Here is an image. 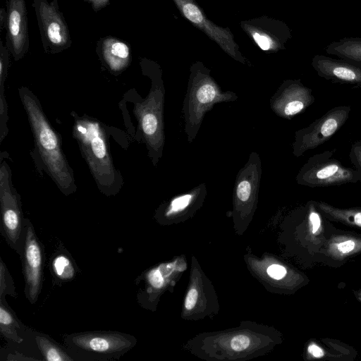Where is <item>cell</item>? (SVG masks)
Returning a JSON list of instances; mask_svg holds the SVG:
<instances>
[{"label":"cell","mask_w":361,"mask_h":361,"mask_svg":"<svg viewBox=\"0 0 361 361\" xmlns=\"http://www.w3.org/2000/svg\"><path fill=\"white\" fill-rule=\"evenodd\" d=\"M35 147L47 174L65 195L76 190L73 171L63 151L61 140L46 116L36 95L27 87L18 89Z\"/></svg>","instance_id":"obj_1"},{"label":"cell","mask_w":361,"mask_h":361,"mask_svg":"<svg viewBox=\"0 0 361 361\" xmlns=\"http://www.w3.org/2000/svg\"><path fill=\"white\" fill-rule=\"evenodd\" d=\"M73 136L98 189L106 196L116 195L123 185L121 173L116 169L110 152L106 126L87 116L72 113Z\"/></svg>","instance_id":"obj_2"},{"label":"cell","mask_w":361,"mask_h":361,"mask_svg":"<svg viewBox=\"0 0 361 361\" xmlns=\"http://www.w3.org/2000/svg\"><path fill=\"white\" fill-rule=\"evenodd\" d=\"M142 73L151 80V87L145 99H137L133 109L141 138L148 157L156 166L163 155L165 143L164 106L165 87L160 65L149 59L140 60Z\"/></svg>","instance_id":"obj_3"},{"label":"cell","mask_w":361,"mask_h":361,"mask_svg":"<svg viewBox=\"0 0 361 361\" xmlns=\"http://www.w3.org/2000/svg\"><path fill=\"white\" fill-rule=\"evenodd\" d=\"M238 99L233 91H224L203 62H193L189 68L186 94L183 102L184 131L188 142L196 138L205 114L215 104Z\"/></svg>","instance_id":"obj_4"},{"label":"cell","mask_w":361,"mask_h":361,"mask_svg":"<svg viewBox=\"0 0 361 361\" xmlns=\"http://www.w3.org/2000/svg\"><path fill=\"white\" fill-rule=\"evenodd\" d=\"M63 346L75 361L118 360L136 343L133 335L111 331L63 334Z\"/></svg>","instance_id":"obj_5"},{"label":"cell","mask_w":361,"mask_h":361,"mask_svg":"<svg viewBox=\"0 0 361 361\" xmlns=\"http://www.w3.org/2000/svg\"><path fill=\"white\" fill-rule=\"evenodd\" d=\"M336 149H329L310 157L299 170L297 183L313 188L360 182L361 173L336 159Z\"/></svg>","instance_id":"obj_6"},{"label":"cell","mask_w":361,"mask_h":361,"mask_svg":"<svg viewBox=\"0 0 361 361\" xmlns=\"http://www.w3.org/2000/svg\"><path fill=\"white\" fill-rule=\"evenodd\" d=\"M1 233L20 257L25 240V222L20 197L12 183L11 170L1 156L0 167Z\"/></svg>","instance_id":"obj_7"},{"label":"cell","mask_w":361,"mask_h":361,"mask_svg":"<svg viewBox=\"0 0 361 361\" xmlns=\"http://www.w3.org/2000/svg\"><path fill=\"white\" fill-rule=\"evenodd\" d=\"M190 23L214 42L233 60L251 66V62L243 54L235 36L228 27H222L208 18L196 0H171Z\"/></svg>","instance_id":"obj_8"},{"label":"cell","mask_w":361,"mask_h":361,"mask_svg":"<svg viewBox=\"0 0 361 361\" xmlns=\"http://www.w3.org/2000/svg\"><path fill=\"white\" fill-rule=\"evenodd\" d=\"M44 51L61 53L71 47L72 39L59 0H32Z\"/></svg>","instance_id":"obj_9"},{"label":"cell","mask_w":361,"mask_h":361,"mask_svg":"<svg viewBox=\"0 0 361 361\" xmlns=\"http://www.w3.org/2000/svg\"><path fill=\"white\" fill-rule=\"evenodd\" d=\"M350 111L349 105L335 106L309 126L295 131L293 154L300 157L329 140L346 123Z\"/></svg>","instance_id":"obj_10"},{"label":"cell","mask_w":361,"mask_h":361,"mask_svg":"<svg viewBox=\"0 0 361 361\" xmlns=\"http://www.w3.org/2000/svg\"><path fill=\"white\" fill-rule=\"evenodd\" d=\"M240 27L262 51L275 54L286 49L292 38L289 26L283 20L267 16L240 20Z\"/></svg>","instance_id":"obj_11"},{"label":"cell","mask_w":361,"mask_h":361,"mask_svg":"<svg viewBox=\"0 0 361 361\" xmlns=\"http://www.w3.org/2000/svg\"><path fill=\"white\" fill-rule=\"evenodd\" d=\"M25 240L20 256L25 280V294L27 300L35 304L41 293L42 267L44 254L34 226L25 219Z\"/></svg>","instance_id":"obj_12"},{"label":"cell","mask_w":361,"mask_h":361,"mask_svg":"<svg viewBox=\"0 0 361 361\" xmlns=\"http://www.w3.org/2000/svg\"><path fill=\"white\" fill-rule=\"evenodd\" d=\"M315 102L312 90L300 79H288L282 82L271 96V111L279 117L291 120L305 111Z\"/></svg>","instance_id":"obj_13"},{"label":"cell","mask_w":361,"mask_h":361,"mask_svg":"<svg viewBox=\"0 0 361 361\" xmlns=\"http://www.w3.org/2000/svg\"><path fill=\"white\" fill-rule=\"evenodd\" d=\"M6 46L14 61L22 59L30 47L27 11L25 0H6Z\"/></svg>","instance_id":"obj_14"},{"label":"cell","mask_w":361,"mask_h":361,"mask_svg":"<svg viewBox=\"0 0 361 361\" xmlns=\"http://www.w3.org/2000/svg\"><path fill=\"white\" fill-rule=\"evenodd\" d=\"M312 66L319 77L333 83L361 88L360 62L317 54L312 58Z\"/></svg>","instance_id":"obj_15"},{"label":"cell","mask_w":361,"mask_h":361,"mask_svg":"<svg viewBox=\"0 0 361 361\" xmlns=\"http://www.w3.org/2000/svg\"><path fill=\"white\" fill-rule=\"evenodd\" d=\"M96 53L102 66L114 75L126 71L132 61L130 46L126 42L112 35L98 39Z\"/></svg>","instance_id":"obj_16"},{"label":"cell","mask_w":361,"mask_h":361,"mask_svg":"<svg viewBox=\"0 0 361 361\" xmlns=\"http://www.w3.org/2000/svg\"><path fill=\"white\" fill-rule=\"evenodd\" d=\"M326 255L336 260H345L361 253V236L345 233L331 237L324 244Z\"/></svg>","instance_id":"obj_17"},{"label":"cell","mask_w":361,"mask_h":361,"mask_svg":"<svg viewBox=\"0 0 361 361\" xmlns=\"http://www.w3.org/2000/svg\"><path fill=\"white\" fill-rule=\"evenodd\" d=\"M26 326L18 319L13 310L8 305L5 297L0 298V333L8 341L21 343Z\"/></svg>","instance_id":"obj_18"},{"label":"cell","mask_w":361,"mask_h":361,"mask_svg":"<svg viewBox=\"0 0 361 361\" xmlns=\"http://www.w3.org/2000/svg\"><path fill=\"white\" fill-rule=\"evenodd\" d=\"M316 205L327 219L361 228V207L339 208L322 201Z\"/></svg>","instance_id":"obj_19"},{"label":"cell","mask_w":361,"mask_h":361,"mask_svg":"<svg viewBox=\"0 0 361 361\" xmlns=\"http://www.w3.org/2000/svg\"><path fill=\"white\" fill-rule=\"evenodd\" d=\"M326 53L361 63V37H344L334 41L326 48Z\"/></svg>","instance_id":"obj_20"},{"label":"cell","mask_w":361,"mask_h":361,"mask_svg":"<svg viewBox=\"0 0 361 361\" xmlns=\"http://www.w3.org/2000/svg\"><path fill=\"white\" fill-rule=\"evenodd\" d=\"M35 338L44 360L74 361L65 347L59 345L48 335L37 333Z\"/></svg>","instance_id":"obj_21"},{"label":"cell","mask_w":361,"mask_h":361,"mask_svg":"<svg viewBox=\"0 0 361 361\" xmlns=\"http://www.w3.org/2000/svg\"><path fill=\"white\" fill-rule=\"evenodd\" d=\"M307 226L310 238L314 243H322L324 245V216L316 205V201L310 200L306 206Z\"/></svg>","instance_id":"obj_22"},{"label":"cell","mask_w":361,"mask_h":361,"mask_svg":"<svg viewBox=\"0 0 361 361\" xmlns=\"http://www.w3.org/2000/svg\"><path fill=\"white\" fill-rule=\"evenodd\" d=\"M50 265L51 271L57 283L69 281L75 276L73 261L68 254L63 252L57 253L52 259Z\"/></svg>","instance_id":"obj_23"},{"label":"cell","mask_w":361,"mask_h":361,"mask_svg":"<svg viewBox=\"0 0 361 361\" xmlns=\"http://www.w3.org/2000/svg\"><path fill=\"white\" fill-rule=\"evenodd\" d=\"M6 295L17 297L13 281L2 259H0V298Z\"/></svg>","instance_id":"obj_24"},{"label":"cell","mask_w":361,"mask_h":361,"mask_svg":"<svg viewBox=\"0 0 361 361\" xmlns=\"http://www.w3.org/2000/svg\"><path fill=\"white\" fill-rule=\"evenodd\" d=\"M349 158L353 168L361 173V140L355 142L351 145Z\"/></svg>","instance_id":"obj_25"},{"label":"cell","mask_w":361,"mask_h":361,"mask_svg":"<svg viewBox=\"0 0 361 361\" xmlns=\"http://www.w3.org/2000/svg\"><path fill=\"white\" fill-rule=\"evenodd\" d=\"M149 285L152 288L159 289L164 285V276L159 267L150 271L147 275Z\"/></svg>","instance_id":"obj_26"},{"label":"cell","mask_w":361,"mask_h":361,"mask_svg":"<svg viewBox=\"0 0 361 361\" xmlns=\"http://www.w3.org/2000/svg\"><path fill=\"white\" fill-rule=\"evenodd\" d=\"M250 345V339L245 335H238L234 336L231 341V345L233 350L235 351H241L246 349Z\"/></svg>","instance_id":"obj_27"},{"label":"cell","mask_w":361,"mask_h":361,"mask_svg":"<svg viewBox=\"0 0 361 361\" xmlns=\"http://www.w3.org/2000/svg\"><path fill=\"white\" fill-rule=\"evenodd\" d=\"M286 269L284 267L279 264H272L267 269V274L274 279L279 280L283 278L286 274Z\"/></svg>","instance_id":"obj_28"},{"label":"cell","mask_w":361,"mask_h":361,"mask_svg":"<svg viewBox=\"0 0 361 361\" xmlns=\"http://www.w3.org/2000/svg\"><path fill=\"white\" fill-rule=\"evenodd\" d=\"M197 296L198 293L195 288H191L188 291L185 300V307L188 310H190L195 307Z\"/></svg>","instance_id":"obj_29"},{"label":"cell","mask_w":361,"mask_h":361,"mask_svg":"<svg viewBox=\"0 0 361 361\" xmlns=\"http://www.w3.org/2000/svg\"><path fill=\"white\" fill-rule=\"evenodd\" d=\"M87 3L94 12H98L110 4V0H83Z\"/></svg>","instance_id":"obj_30"},{"label":"cell","mask_w":361,"mask_h":361,"mask_svg":"<svg viewBox=\"0 0 361 361\" xmlns=\"http://www.w3.org/2000/svg\"><path fill=\"white\" fill-rule=\"evenodd\" d=\"M7 20V11L4 8L0 10V33L5 29Z\"/></svg>","instance_id":"obj_31"}]
</instances>
